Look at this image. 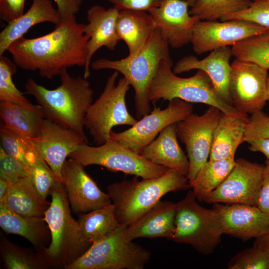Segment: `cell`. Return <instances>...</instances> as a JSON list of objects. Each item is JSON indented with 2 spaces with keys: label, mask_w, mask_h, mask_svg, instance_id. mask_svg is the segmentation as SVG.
<instances>
[{
  "label": "cell",
  "mask_w": 269,
  "mask_h": 269,
  "mask_svg": "<svg viewBox=\"0 0 269 269\" xmlns=\"http://www.w3.org/2000/svg\"><path fill=\"white\" fill-rule=\"evenodd\" d=\"M89 37L84 24L76 17L61 22L50 32L33 38L23 36L14 41L7 51L17 67L38 71L51 79L65 69L86 64Z\"/></svg>",
  "instance_id": "obj_1"
},
{
  "label": "cell",
  "mask_w": 269,
  "mask_h": 269,
  "mask_svg": "<svg viewBox=\"0 0 269 269\" xmlns=\"http://www.w3.org/2000/svg\"><path fill=\"white\" fill-rule=\"evenodd\" d=\"M60 85L48 89L28 78L24 84L25 94L33 96L42 108L45 119L71 130L88 139L85 119L93 103V90L84 77H73L67 69L59 75Z\"/></svg>",
  "instance_id": "obj_2"
},
{
  "label": "cell",
  "mask_w": 269,
  "mask_h": 269,
  "mask_svg": "<svg viewBox=\"0 0 269 269\" xmlns=\"http://www.w3.org/2000/svg\"><path fill=\"white\" fill-rule=\"evenodd\" d=\"M137 178L134 176L107 186L118 219L126 226L153 207L166 194L190 187L186 176L171 169L157 177L141 180Z\"/></svg>",
  "instance_id": "obj_3"
},
{
  "label": "cell",
  "mask_w": 269,
  "mask_h": 269,
  "mask_svg": "<svg viewBox=\"0 0 269 269\" xmlns=\"http://www.w3.org/2000/svg\"><path fill=\"white\" fill-rule=\"evenodd\" d=\"M51 201L44 220L50 232V243L38 255L46 267L66 269L82 255L91 244L82 241L78 221L72 217L62 182L56 181L50 191Z\"/></svg>",
  "instance_id": "obj_4"
},
{
  "label": "cell",
  "mask_w": 269,
  "mask_h": 269,
  "mask_svg": "<svg viewBox=\"0 0 269 269\" xmlns=\"http://www.w3.org/2000/svg\"><path fill=\"white\" fill-rule=\"evenodd\" d=\"M169 44L158 27L137 52L120 60L97 59L91 64L95 70L111 69L121 73L134 91L136 117L138 120L150 113L148 91L161 61L170 58Z\"/></svg>",
  "instance_id": "obj_5"
},
{
  "label": "cell",
  "mask_w": 269,
  "mask_h": 269,
  "mask_svg": "<svg viewBox=\"0 0 269 269\" xmlns=\"http://www.w3.org/2000/svg\"><path fill=\"white\" fill-rule=\"evenodd\" d=\"M172 64L171 58L163 59L160 63L149 89V102L154 103L160 99L169 101L178 98L191 103L213 106L222 112L248 122L247 115L241 113L220 97L204 72L198 70L191 77L181 78L173 72Z\"/></svg>",
  "instance_id": "obj_6"
},
{
  "label": "cell",
  "mask_w": 269,
  "mask_h": 269,
  "mask_svg": "<svg viewBox=\"0 0 269 269\" xmlns=\"http://www.w3.org/2000/svg\"><path fill=\"white\" fill-rule=\"evenodd\" d=\"M192 190L177 203L175 230L172 240L190 245L199 253L214 252L224 234L221 217L213 207L208 209L198 203Z\"/></svg>",
  "instance_id": "obj_7"
},
{
  "label": "cell",
  "mask_w": 269,
  "mask_h": 269,
  "mask_svg": "<svg viewBox=\"0 0 269 269\" xmlns=\"http://www.w3.org/2000/svg\"><path fill=\"white\" fill-rule=\"evenodd\" d=\"M126 226L121 225L101 240L92 243L65 269H143L150 262V252L127 240Z\"/></svg>",
  "instance_id": "obj_8"
},
{
  "label": "cell",
  "mask_w": 269,
  "mask_h": 269,
  "mask_svg": "<svg viewBox=\"0 0 269 269\" xmlns=\"http://www.w3.org/2000/svg\"><path fill=\"white\" fill-rule=\"evenodd\" d=\"M119 73L110 75L99 97L89 107L85 119V128L96 145L110 138L112 128L120 125L133 126L137 120L128 112L126 96L131 86L123 77L116 83Z\"/></svg>",
  "instance_id": "obj_9"
},
{
  "label": "cell",
  "mask_w": 269,
  "mask_h": 269,
  "mask_svg": "<svg viewBox=\"0 0 269 269\" xmlns=\"http://www.w3.org/2000/svg\"><path fill=\"white\" fill-rule=\"evenodd\" d=\"M69 157L77 160L84 167L100 165L112 172L120 171L142 179L159 177L169 169L152 163L111 138L100 145L82 144Z\"/></svg>",
  "instance_id": "obj_10"
},
{
  "label": "cell",
  "mask_w": 269,
  "mask_h": 269,
  "mask_svg": "<svg viewBox=\"0 0 269 269\" xmlns=\"http://www.w3.org/2000/svg\"><path fill=\"white\" fill-rule=\"evenodd\" d=\"M221 112L218 108L209 106L202 115L191 113L176 123L177 137L185 145L189 162V183L208 161Z\"/></svg>",
  "instance_id": "obj_11"
},
{
  "label": "cell",
  "mask_w": 269,
  "mask_h": 269,
  "mask_svg": "<svg viewBox=\"0 0 269 269\" xmlns=\"http://www.w3.org/2000/svg\"><path fill=\"white\" fill-rule=\"evenodd\" d=\"M192 111L191 103L173 99L169 101L164 109L154 106L150 113L138 120L129 129L120 133L112 131L110 138L140 154L164 128L184 120L192 113Z\"/></svg>",
  "instance_id": "obj_12"
},
{
  "label": "cell",
  "mask_w": 269,
  "mask_h": 269,
  "mask_svg": "<svg viewBox=\"0 0 269 269\" xmlns=\"http://www.w3.org/2000/svg\"><path fill=\"white\" fill-rule=\"evenodd\" d=\"M231 67L229 93L232 105L247 115L262 111L268 101V70L236 58Z\"/></svg>",
  "instance_id": "obj_13"
},
{
  "label": "cell",
  "mask_w": 269,
  "mask_h": 269,
  "mask_svg": "<svg viewBox=\"0 0 269 269\" xmlns=\"http://www.w3.org/2000/svg\"><path fill=\"white\" fill-rule=\"evenodd\" d=\"M265 166L244 158L236 159L230 173L205 202L257 206Z\"/></svg>",
  "instance_id": "obj_14"
},
{
  "label": "cell",
  "mask_w": 269,
  "mask_h": 269,
  "mask_svg": "<svg viewBox=\"0 0 269 269\" xmlns=\"http://www.w3.org/2000/svg\"><path fill=\"white\" fill-rule=\"evenodd\" d=\"M269 32L255 23L240 19L220 22L198 20L193 28L190 42L198 55L216 48L233 46L249 38Z\"/></svg>",
  "instance_id": "obj_15"
},
{
  "label": "cell",
  "mask_w": 269,
  "mask_h": 269,
  "mask_svg": "<svg viewBox=\"0 0 269 269\" xmlns=\"http://www.w3.org/2000/svg\"><path fill=\"white\" fill-rule=\"evenodd\" d=\"M29 139L60 181L67 157L88 142L76 132L45 118L38 135Z\"/></svg>",
  "instance_id": "obj_16"
},
{
  "label": "cell",
  "mask_w": 269,
  "mask_h": 269,
  "mask_svg": "<svg viewBox=\"0 0 269 269\" xmlns=\"http://www.w3.org/2000/svg\"><path fill=\"white\" fill-rule=\"evenodd\" d=\"M61 182L76 213H88L112 203L108 194L100 189L84 166L74 159L70 158L64 162Z\"/></svg>",
  "instance_id": "obj_17"
},
{
  "label": "cell",
  "mask_w": 269,
  "mask_h": 269,
  "mask_svg": "<svg viewBox=\"0 0 269 269\" xmlns=\"http://www.w3.org/2000/svg\"><path fill=\"white\" fill-rule=\"evenodd\" d=\"M189 7L183 0H164L148 11L172 48H180L190 42L194 26L200 20L190 14Z\"/></svg>",
  "instance_id": "obj_18"
},
{
  "label": "cell",
  "mask_w": 269,
  "mask_h": 269,
  "mask_svg": "<svg viewBox=\"0 0 269 269\" xmlns=\"http://www.w3.org/2000/svg\"><path fill=\"white\" fill-rule=\"evenodd\" d=\"M219 212L224 234L247 241L269 232V216L257 206L241 204H214Z\"/></svg>",
  "instance_id": "obj_19"
},
{
  "label": "cell",
  "mask_w": 269,
  "mask_h": 269,
  "mask_svg": "<svg viewBox=\"0 0 269 269\" xmlns=\"http://www.w3.org/2000/svg\"><path fill=\"white\" fill-rule=\"evenodd\" d=\"M232 56V49L229 46L216 48L202 60H199L194 55H188L176 62L172 71L178 74L194 69L203 71L211 79L220 97L232 105L229 93L231 67L230 59Z\"/></svg>",
  "instance_id": "obj_20"
},
{
  "label": "cell",
  "mask_w": 269,
  "mask_h": 269,
  "mask_svg": "<svg viewBox=\"0 0 269 269\" xmlns=\"http://www.w3.org/2000/svg\"><path fill=\"white\" fill-rule=\"evenodd\" d=\"M119 10L115 7L108 9L99 5L91 6L87 12L88 23L84 24L85 34L89 37L83 77L90 75L91 61L95 53L101 47L115 50L120 41L116 31Z\"/></svg>",
  "instance_id": "obj_21"
},
{
  "label": "cell",
  "mask_w": 269,
  "mask_h": 269,
  "mask_svg": "<svg viewBox=\"0 0 269 269\" xmlns=\"http://www.w3.org/2000/svg\"><path fill=\"white\" fill-rule=\"evenodd\" d=\"M177 203L159 201L135 221L126 226L125 238L130 241L140 238H165L172 240L175 230Z\"/></svg>",
  "instance_id": "obj_22"
},
{
  "label": "cell",
  "mask_w": 269,
  "mask_h": 269,
  "mask_svg": "<svg viewBox=\"0 0 269 269\" xmlns=\"http://www.w3.org/2000/svg\"><path fill=\"white\" fill-rule=\"evenodd\" d=\"M176 123L164 128L140 154L152 163L179 171L187 177L189 162L178 140Z\"/></svg>",
  "instance_id": "obj_23"
},
{
  "label": "cell",
  "mask_w": 269,
  "mask_h": 269,
  "mask_svg": "<svg viewBox=\"0 0 269 269\" xmlns=\"http://www.w3.org/2000/svg\"><path fill=\"white\" fill-rule=\"evenodd\" d=\"M43 22L56 25L61 22L60 14L51 0H32L28 10L8 23L0 32V56L3 55L9 46L23 37L32 26Z\"/></svg>",
  "instance_id": "obj_24"
},
{
  "label": "cell",
  "mask_w": 269,
  "mask_h": 269,
  "mask_svg": "<svg viewBox=\"0 0 269 269\" xmlns=\"http://www.w3.org/2000/svg\"><path fill=\"white\" fill-rule=\"evenodd\" d=\"M116 27L120 40L128 46L129 55L134 54L143 46L158 28L148 12L131 9L119 11Z\"/></svg>",
  "instance_id": "obj_25"
},
{
  "label": "cell",
  "mask_w": 269,
  "mask_h": 269,
  "mask_svg": "<svg viewBox=\"0 0 269 269\" xmlns=\"http://www.w3.org/2000/svg\"><path fill=\"white\" fill-rule=\"evenodd\" d=\"M0 227L7 234L19 235L27 239L38 252L45 248L51 239L48 226L43 218L21 216L0 203Z\"/></svg>",
  "instance_id": "obj_26"
},
{
  "label": "cell",
  "mask_w": 269,
  "mask_h": 269,
  "mask_svg": "<svg viewBox=\"0 0 269 269\" xmlns=\"http://www.w3.org/2000/svg\"><path fill=\"white\" fill-rule=\"evenodd\" d=\"M247 123L239 117L221 112L214 131L209 160L235 158L238 147L244 142Z\"/></svg>",
  "instance_id": "obj_27"
},
{
  "label": "cell",
  "mask_w": 269,
  "mask_h": 269,
  "mask_svg": "<svg viewBox=\"0 0 269 269\" xmlns=\"http://www.w3.org/2000/svg\"><path fill=\"white\" fill-rule=\"evenodd\" d=\"M0 203L21 216L29 218H44L50 205L41 198L29 177L9 182L6 194Z\"/></svg>",
  "instance_id": "obj_28"
},
{
  "label": "cell",
  "mask_w": 269,
  "mask_h": 269,
  "mask_svg": "<svg viewBox=\"0 0 269 269\" xmlns=\"http://www.w3.org/2000/svg\"><path fill=\"white\" fill-rule=\"evenodd\" d=\"M0 116L5 127L28 139L38 135L45 118L38 104L28 108L6 102H0Z\"/></svg>",
  "instance_id": "obj_29"
},
{
  "label": "cell",
  "mask_w": 269,
  "mask_h": 269,
  "mask_svg": "<svg viewBox=\"0 0 269 269\" xmlns=\"http://www.w3.org/2000/svg\"><path fill=\"white\" fill-rule=\"evenodd\" d=\"M78 222L82 241L91 244L106 237L121 225L112 203L81 215Z\"/></svg>",
  "instance_id": "obj_30"
},
{
  "label": "cell",
  "mask_w": 269,
  "mask_h": 269,
  "mask_svg": "<svg viewBox=\"0 0 269 269\" xmlns=\"http://www.w3.org/2000/svg\"><path fill=\"white\" fill-rule=\"evenodd\" d=\"M235 164V158L211 160L205 162L190 187L198 201L205 202L211 193L225 179Z\"/></svg>",
  "instance_id": "obj_31"
},
{
  "label": "cell",
  "mask_w": 269,
  "mask_h": 269,
  "mask_svg": "<svg viewBox=\"0 0 269 269\" xmlns=\"http://www.w3.org/2000/svg\"><path fill=\"white\" fill-rule=\"evenodd\" d=\"M252 2L251 0H196L189 13L201 20L215 21L225 14L245 10Z\"/></svg>",
  "instance_id": "obj_32"
},
{
  "label": "cell",
  "mask_w": 269,
  "mask_h": 269,
  "mask_svg": "<svg viewBox=\"0 0 269 269\" xmlns=\"http://www.w3.org/2000/svg\"><path fill=\"white\" fill-rule=\"evenodd\" d=\"M0 256L5 268L7 269H40L46 266L38 254H35L9 241L1 232Z\"/></svg>",
  "instance_id": "obj_33"
},
{
  "label": "cell",
  "mask_w": 269,
  "mask_h": 269,
  "mask_svg": "<svg viewBox=\"0 0 269 269\" xmlns=\"http://www.w3.org/2000/svg\"><path fill=\"white\" fill-rule=\"evenodd\" d=\"M231 49L235 58L269 69V32L242 40Z\"/></svg>",
  "instance_id": "obj_34"
},
{
  "label": "cell",
  "mask_w": 269,
  "mask_h": 269,
  "mask_svg": "<svg viewBox=\"0 0 269 269\" xmlns=\"http://www.w3.org/2000/svg\"><path fill=\"white\" fill-rule=\"evenodd\" d=\"M17 66L7 56H0V101L16 104L28 108L35 105L31 103L16 88L12 77Z\"/></svg>",
  "instance_id": "obj_35"
},
{
  "label": "cell",
  "mask_w": 269,
  "mask_h": 269,
  "mask_svg": "<svg viewBox=\"0 0 269 269\" xmlns=\"http://www.w3.org/2000/svg\"><path fill=\"white\" fill-rule=\"evenodd\" d=\"M1 147L8 154L28 165L34 158L35 148L29 139L5 127L0 126Z\"/></svg>",
  "instance_id": "obj_36"
},
{
  "label": "cell",
  "mask_w": 269,
  "mask_h": 269,
  "mask_svg": "<svg viewBox=\"0 0 269 269\" xmlns=\"http://www.w3.org/2000/svg\"><path fill=\"white\" fill-rule=\"evenodd\" d=\"M35 150V156L28 164L29 178L41 198L47 202L52 188L59 180L39 152Z\"/></svg>",
  "instance_id": "obj_37"
},
{
  "label": "cell",
  "mask_w": 269,
  "mask_h": 269,
  "mask_svg": "<svg viewBox=\"0 0 269 269\" xmlns=\"http://www.w3.org/2000/svg\"><path fill=\"white\" fill-rule=\"evenodd\" d=\"M229 269H269V249L254 245L237 254L230 260Z\"/></svg>",
  "instance_id": "obj_38"
},
{
  "label": "cell",
  "mask_w": 269,
  "mask_h": 269,
  "mask_svg": "<svg viewBox=\"0 0 269 269\" xmlns=\"http://www.w3.org/2000/svg\"><path fill=\"white\" fill-rule=\"evenodd\" d=\"M221 21L240 19L255 23L269 30V1L260 0L253 1L245 10L235 13L226 14Z\"/></svg>",
  "instance_id": "obj_39"
},
{
  "label": "cell",
  "mask_w": 269,
  "mask_h": 269,
  "mask_svg": "<svg viewBox=\"0 0 269 269\" xmlns=\"http://www.w3.org/2000/svg\"><path fill=\"white\" fill-rule=\"evenodd\" d=\"M29 165L7 154L0 147V177L9 182L29 177Z\"/></svg>",
  "instance_id": "obj_40"
},
{
  "label": "cell",
  "mask_w": 269,
  "mask_h": 269,
  "mask_svg": "<svg viewBox=\"0 0 269 269\" xmlns=\"http://www.w3.org/2000/svg\"><path fill=\"white\" fill-rule=\"evenodd\" d=\"M269 138V116L263 111L251 114L245 127L244 141Z\"/></svg>",
  "instance_id": "obj_41"
},
{
  "label": "cell",
  "mask_w": 269,
  "mask_h": 269,
  "mask_svg": "<svg viewBox=\"0 0 269 269\" xmlns=\"http://www.w3.org/2000/svg\"><path fill=\"white\" fill-rule=\"evenodd\" d=\"M25 0H0V17L7 23L24 13Z\"/></svg>",
  "instance_id": "obj_42"
},
{
  "label": "cell",
  "mask_w": 269,
  "mask_h": 269,
  "mask_svg": "<svg viewBox=\"0 0 269 269\" xmlns=\"http://www.w3.org/2000/svg\"><path fill=\"white\" fill-rule=\"evenodd\" d=\"M119 10L131 9L148 11L158 6L164 0H105Z\"/></svg>",
  "instance_id": "obj_43"
},
{
  "label": "cell",
  "mask_w": 269,
  "mask_h": 269,
  "mask_svg": "<svg viewBox=\"0 0 269 269\" xmlns=\"http://www.w3.org/2000/svg\"><path fill=\"white\" fill-rule=\"evenodd\" d=\"M60 14L61 22L76 17L83 0H54Z\"/></svg>",
  "instance_id": "obj_44"
},
{
  "label": "cell",
  "mask_w": 269,
  "mask_h": 269,
  "mask_svg": "<svg viewBox=\"0 0 269 269\" xmlns=\"http://www.w3.org/2000/svg\"><path fill=\"white\" fill-rule=\"evenodd\" d=\"M257 207L269 216V166H265L263 180L259 193Z\"/></svg>",
  "instance_id": "obj_45"
},
{
  "label": "cell",
  "mask_w": 269,
  "mask_h": 269,
  "mask_svg": "<svg viewBox=\"0 0 269 269\" xmlns=\"http://www.w3.org/2000/svg\"><path fill=\"white\" fill-rule=\"evenodd\" d=\"M249 149L254 152H260L269 160V138H259L247 141Z\"/></svg>",
  "instance_id": "obj_46"
},
{
  "label": "cell",
  "mask_w": 269,
  "mask_h": 269,
  "mask_svg": "<svg viewBox=\"0 0 269 269\" xmlns=\"http://www.w3.org/2000/svg\"><path fill=\"white\" fill-rule=\"evenodd\" d=\"M254 245L269 249V232L257 238Z\"/></svg>",
  "instance_id": "obj_47"
},
{
  "label": "cell",
  "mask_w": 269,
  "mask_h": 269,
  "mask_svg": "<svg viewBox=\"0 0 269 269\" xmlns=\"http://www.w3.org/2000/svg\"><path fill=\"white\" fill-rule=\"evenodd\" d=\"M9 181L7 179L0 177V202L5 197L9 187Z\"/></svg>",
  "instance_id": "obj_48"
},
{
  "label": "cell",
  "mask_w": 269,
  "mask_h": 269,
  "mask_svg": "<svg viewBox=\"0 0 269 269\" xmlns=\"http://www.w3.org/2000/svg\"><path fill=\"white\" fill-rule=\"evenodd\" d=\"M183 0L187 2L188 3L189 6L191 7L194 4L196 0Z\"/></svg>",
  "instance_id": "obj_49"
},
{
  "label": "cell",
  "mask_w": 269,
  "mask_h": 269,
  "mask_svg": "<svg viewBox=\"0 0 269 269\" xmlns=\"http://www.w3.org/2000/svg\"><path fill=\"white\" fill-rule=\"evenodd\" d=\"M267 100L269 101V77L267 83Z\"/></svg>",
  "instance_id": "obj_50"
},
{
  "label": "cell",
  "mask_w": 269,
  "mask_h": 269,
  "mask_svg": "<svg viewBox=\"0 0 269 269\" xmlns=\"http://www.w3.org/2000/svg\"><path fill=\"white\" fill-rule=\"evenodd\" d=\"M266 165H267L269 166V160H267L266 161Z\"/></svg>",
  "instance_id": "obj_51"
},
{
  "label": "cell",
  "mask_w": 269,
  "mask_h": 269,
  "mask_svg": "<svg viewBox=\"0 0 269 269\" xmlns=\"http://www.w3.org/2000/svg\"><path fill=\"white\" fill-rule=\"evenodd\" d=\"M252 1H258V0H251Z\"/></svg>",
  "instance_id": "obj_52"
},
{
  "label": "cell",
  "mask_w": 269,
  "mask_h": 269,
  "mask_svg": "<svg viewBox=\"0 0 269 269\" xmlns=\"http://www.w3.org/2000/svg\"></svg>",
  "instance_id": "obj_53"
}]
</instances>
